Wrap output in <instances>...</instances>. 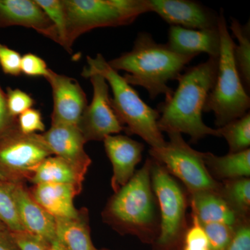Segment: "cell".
Segmentation results:
<instances>
[{
	"instance_id": "6da1fadb",
	"label": "cell",
	"mask_w": 250,
	"mask_h": 250,
	"mask_svg": "<svg viewBox=\"0 0 250 250\" xmlns=\"http://www.w3.org/2000/svg\"><path fill=\"white\" fill-rule=\"evenodd\" d=\"M218 68V57H209L182 73L177 80V89L156 108L160 113L158 126L161 132L188 134L192 143L207 136L218 137L217 129L207 126L202 119L204 106L214 85Z\"/></svg>"
},
{
	"instance_id": "7a4b0ae2",
	"label": "cell",
	"mask_w": 250,
	"mask_h": 250,
	"mask_svg": "<svg viewBox=\"0 0 250 250\" xmlns=\"http://www.w3.org/2000/svg\"><path fill=\"white\" fill-rule=\"evenodd\" d=\"M195 57L177 54L167 44L156 42L149 33L141 31L131 51L108 63L117 72H127L123 77L125 81L131 85L143 87L149 98L154 100L160 95L167 98L173 94L167 83L178 80L187 64Z\"/></svg>"
},
{
	"instance_id": "3957f363",
	"label": "cell",
	"mask_w": 250,
	"mask_h": 250,
	"mask_svg": "<svg viewBox=\"0 0 250 250\" xmlns=\"http://www.w3.org/2000/svg\"><path fill=\"white\" fill-rule=\"evenodd\" d=\"M152 159L135 172L124 187L115 192L103 212L104 221L122 234L141 241H156L160 230L159 205L151 184Z\"/></svg>"
},
{
	"instance_id": "277c9868",
	"label": "cell",
	"mask_w": 250,
	"mask_h": 250,
	"mask_svg": "<svg viewBox=\"0 0 250 250\" xmlns=\"http://www.w3.org/2000/svg\"><path fill=\"white\" fill-rule=\"evenodd\" d=\"M87 62L88 67L83 69L82 76L88 78L90 75L99 74L106 80L113 92L112 106L125 132L140 136L150 148L163 147L166 141L158 126L159 111L145 103L132 85L108 65L101 54L94 58L87 57Z\"/></svg>"
},
{
	"instance_id": "5b68a950",
	"label": "cell",
	"mask_w": 250,
	"mask_h": 250,
	"mask_svg": "<svg viewBox=\"0 0 250 250\" xmlns=\"http://www.w3.org/2000/svg\"><path fill=\"white\" fill-rule=\"evenodd\" d=\"M218 28L221 41L218 73L214 85L207 95L203 111L213 112L215 125L219 128L249 112L250 98L237 70L233 53L235 42L229 31L223 9L219 13Z\"/></svg>"
},
{
	"instance_id": "8992f818",
	"label": "cell",
	"mask_w": 250,
	"mask_h": 250,
	"mask_svg": "<svg viewBox=\"0 0 250 250\" xmlns=\"http://www.w3.org/2000/svg\"><path fill=\"white\" fill-rule=\"evenodd\" d=\"M66 19L67 52L77 38L101 27L129 25L151 12L149 0H62Z\"/></svg>"
},
{
	"instance_id": "52a82bcc",
	"label": "cell",
	"mask_w": 250,
	"mask_h": 250,
	"mask_svg": "<svg viewBox=\"0 0 250 250\" xmlns=\"http://www.w3.org/2000/svg\"><path fill=\"white\" fill-rule=\"evenodd\" d=\"M151 159V184L160 214V230L155 242L159 248L168 249L184 240L188 228L189 195L164 166Z\"/></svg>"
},
{
	"instance_id": "ba28073f",
	"label": "cell",
	"mask_w": 250,
	"mask_h": 250,
	"mask_svg": "<svg viewBox=\"0 0 250 250\" xmlns=\"http://www.w3.org/2000/svg\"><path fill=\"white\" fill-rule=\"evenodd\" d=\"M167 134L169 141L163 147L149 149L150 157L182 182L188 195L207 190L218 191L220 182L215 180L207 170L203 152L192 149L179 133Z\"/></svg>"
},
{
	"instance_id": "9c48e42d",
	"label": "cell",
	"mask_w": 250,
	"mask_h": 250,
	"mask_svg": "<svg viewBox=\"0 0 250 250\" xmlns=\"http://www.w3.org/2000/svg\"><path fill=\"white\" fill-rule=\"evenodd\" d=\"M52 153L42 135L24 134L18 126L0 137V176L11 183L30 180Z\"/></svg>"
},
{
	"instance_id": "30bf717a",
	"label": "cell",
	"mask_w": 250,
	"mask_h": 250,
	"mask_svg": "<svg viewBox=\"0 0 250 250\" xmlns=\"http://www.w3.org/2000/svg\"><path fill=\"white\" fill-rule=\"evenodd\" d=\"M88 78L93 85V100L85 108L77 126L85 142L103 141L108 136L119 134L125 127L112 106L106 80L99 74L90 75Z\"/></svg>"
},
{
	"instance_id": "8fae6325",
	"label": "cell",
	"mask_w": 250,
	"mask_h": 250,
	"mask_svg": "<svg viewBox=\"0 0 250 250\" xmlns=\"http://www.w3.org/2000/svg\"><path fill=\"white\" fill-rule=\"evenodd\" d=\"M50 84L53 96L52 124L77 126L88 106L86 95L75 79L60 75L49 69L45 77Z\"/></svg>"
},
{
	"instance_id": "7c38bea8",
	"label": "cell",
	"mask_w": 250,
	"mask_h": 250,
	"mask_svg": "<svg viewBox=\"0 0 250 250\" xmlns=\"http://www.w3.org/2000/svg\"><path fill=\"white\" fill-rule=\"evenodd\" d=\"M151 12L156 13L171 26L190 29L218 27L219 14L191 0H149Z\"/></svg>"
},
{
	"instance_id": "4fadbf2b",
	"label": "cell",
	"mask_w": 250,
	"mask_h": 250,
	"mask_svg": "<svg viewBox=\"0 0 250 250\" xmlns=\"http://www.w3.org/2000/svg\"><path fill=\"white\" fill-rule=\"evenodd\" d=\"M103 142L113 167L111 184L115 193L134 175L136 166L142 160L145 146L123 135H111Z\"/></svg>"
},
{
	"instance_id": "5bb4252c",
	"label": "cell",
	"mask_w": 250,
	"mask_h": 250,
	"mask_svg": "<svg viewBox=\"0 0 250 250\" xmlns=\"http://www.w3.org/2000/svg\"><path fill=\"white\" fill-rule=\"evenodd\" d=\"M30 28L59 43L54 23L36 0H0V27Z\"/></svg>"
},
{
	"instance_id": "9a60e30c",
	"label": "cell",
	"mask_w": 250,
	"mask_h": 250,
	"mask_svg": "<svg viewBox=\"0 0 250 250\" xmlns=\"http://www.w3.org/2000/svg\"><path fill=\"white\" fill-rule=\"evenodd\" d=\"M42 135L52 154L62 158L87 172L91 159L84 150V138L78 126L65 124L51 125Z\"/></svg>"
},
{
	"instance_id": "2e32d148",
	"label": "cell",
	"mask_w": 250,
	"mask_h": 250,
	"mask_svg": "<svg viewBox=\"0 0 250 250\" xmlns=\"http://www.w3.org/2000/svg\"><path fill=\"white\" fill-rule=\"evenodd\" d=\"M13 194L24 231L49 243L55 240V218L37 203L23 183H14Z\"/></svg>"
},
{
	"instance_id": "e0dca14e",
	"label": "cell",
	"mask_w": 250,
	"mask_h": 250,
	"mask_svg": "<svg viewBox=\"0 0 250 250\" xmlns=\"http://www.w3.org/2000/svg\"><path fill=\"white\" fill-rule=\"evenodd\" d=\"M167 46L177 54L197 57L200 53L209 57H219L220 52L218 28L210 29H190L170 26Z\"/></svg>"
},
{
	"instance_id": "ac0fdd59",
	"label": "cell",
	"mask_w": 250,
	"mask_h": 250,
	"mask_svg": "<svg viewBox=\"0 0 250 250\" xmlns=\"http://www.w3.org/2000/svg\"><path fill=\"white\" fill-rule=\"evenodd\" d=\"M81 190L71 184H34L30 192L34 200L55 218H76L80 213L74 200Z\"/></svg>"
},
{
	"instance_id": "d6986e66",
	"label": "cell",
	"mask_w": 250,
	"mask_h": 250,
	"mask_svg": "<svg viewBox=\"0 0 250 250\" xmlns=\"http://www.w3.org/2000/svg\"><path fill=\"white\" fill-rule=\"evenodd\" d=\"M188 195L192 215L196 217L202 225L222 223L236 228L244 220L233 212L218 191L207 190Z\"/></svg>"
},
{
	"instance_id": "ffe728a7",
	"label": "cell",
	"mask_w": 250,
	"mask_h": 250,
	"mask_svg": "<svg viewBox=\"0 0 250 250\" xmlns=\"http://www.w3.org/2000/svg\"><path fill=\"white\" fill-rule=\"evenodd\" d=\"M88 211L80 210L73 218L56 219V237L65 250H97L90 236Z\"/></svg>"
},
{
	"instance_id": "44dd1931",
	"label": "cell",
	"mask_w": 250,
	"mask_h": 250,
	"mask_svg": "<svg viewBox=\"0 0 250 250\" xmlns=\"http://www.w3.org/2000/svg\"><path fill=\"white\" fill-rule=\"evenodd\" d=\"M86 172L62 158L50 156L38 167L30 182L34 184H71L82 190Z\"/></svg>"
},
{
	"instance_id": "7402d4cb",
	"label": "cell",
	"mask_w": 250,
	"mask_h": 250,
	"mask_svg": "<svg viewBox=\"0 0 250 250\" xmlns=\"http://www.w3.org/2000/svg\"><path fill=\"white\" fill-rule=\"evenodd\" d=\"M203 159L207 170L217 182L250 177V149L222 156L203 152Z\"/></svg>"
},
{
	"instance_id": "603a6c76",
	"label": "cell",
	"mask_w": 250,
	"mask_h": 250,
	"mask_svg": "<svg viewBox=\"0 0 250 250\" xmlns=\"http://www.w3.org/2000/svg\"><path fill=\"white\" fill-rule=\"evenodd\" d=\"M218 192L240 218H250V177L223 181L220 182Z\"/></svg>"
},
{
	"instance_id": "cb8c5ba5",
	"label": "cell",
	"mask_w": 250,
	"mask_h": 250,
	"mask_svg": "<svg viewBox=\"0 0 250 250\" xmlns=\"http://www.w3.org/2000/svg\"><path fill=\"white\" fill-rule=\"evenodd\" d=\"M250 22L243 24L236 19L231 18L230 29L238 40V45L233 47V58L242 83L247 92L250 88Z\"/></svg>"
},
{
	"instance_id": "d4e9b609",
	"label": "cell",
	"mask_w": 250,
	"mask_h": 250,
	"mask_svg": "<svg viewBox=\"0 0 250 250\" xmlns=\"http://www.w3.org/2000/svg\"><path fill=\"white\" fill-rule=\"evenodd\" d=\"M216 129L218 137L224 138L228 142L229 153L240 152L250 149V112Z\"/></svg>"
},
{
	"instance_id": "484cf974",
	"label": "cell",
	"mask_w": 250,
	"mask_h": 250,
	"mask_svg": "<svg viewBox=\"0 0 250 250\" xmlns=\"http://www.w3.org/2000/svg\"><path fill=\"white\" fill-rule=\"evenodd\" d=\"M14 183L0 178V223L9 229L10 232L24 231L13 194Z\"/></svg>"
},
{
	"instance_id": "4316f807",
	"label": "cell",
	"mask_w": 250,
	"mask_h": 250,
	"mask_svg": "<svg viewBox=\"0 0 250 250\" xmlns=\"http://www.w3.org/2000/svg\"><path fill=\"white\" fill-rule=\"evenodd\" d=\"M55 26L59 36V44L65 47L66 19L62 0H36Z\"/></svg>"
},
{
	"instance_id": "83f0119b",
	"label": "cell",
	"mask_w": 250,
	"mask_h": 250,
	"mask_svg": "<svg viewBox=\"0 0 250 250\" xmlns=\"http://www.w3.org/2000/svg\"><path fill=\"white\" fill-rule=\"evenodd\" d=\"M201 225L208 238L210 250H224L235 233L233 227L222 223H207Z\"/></svg>"
},
{
	"instance_id": "f1b7e54d",
	"label": "cell",
	"mask_w": 250,
	"mask_h": 250,
	"mask_svg": "<svg viewBox=\"0 0 250 250\" xmlns=\"http://www.w3.org/2000/svg\"><path fill=\"white\" fill-rule=\"evenodd\" d=\"M191 216L192 225L184 236L183 250H210L208 238L201 224L196 217Z\"/></svg>"
},
{
	"instance_id": "f546056e",
	"label": "cell",
	"mask_w": 250,
	"mask_h": 250,
	"mask_svg": "<svg viewBox=\"0 0 250 250\" xmlns=\"http://www.w3.org/2000/svg\"><path fill=\"white\" fill-rule=\"evenodd\" d=\"M6 95L9 113L15 118H18L23 112L32 107L35 103L29 94L18 88H8Z\"/></svg>"
},
{
	"instance_id": "4dcf8cb0",
	"label": "cell",
	"mask_w": 250,
	"mask_h": 250,
	"mask_svg": "<svg viewBox=\"0 0 250 250\" xmlns=\"http://www.w3.org/2000/svg\"><path fill=\"white\" fill-rule=\"evenodd\" d=\"M18 127L24 134H36L38 131L43 132L45 126L42 121L40 111L29 108L18 117Z\"/></svg>"
},
{
	"instance_id": "1f68e13d",
	"label": "cell",
	"mask_w": 250,
	"mask_h": 250,
	"mask_svg": "<svg viewBox=\"0 0 250 250\" xmlns=\"http://www.w3.org/2000/svg\"><path fill=\"white\" fill-rule=\"evenodd\" d=\"M18 250H49L51 243L27 231L10 232Z\"/></svg>"
},
{
	"instance_id": "d6a6232c",
	"label": "cell",
	"mask_w": 250,
	"mask_h": 250,
	"mask_svg": "<svg viewBox=\"0 0 250 250\" xmlns=\"http://www.w3.org/2000/svg\"><path fill=\"white\" fill-rule=\"evenodd\" d=\"M21 54L7 46L0 43V65L3 72L11 76H20L21 72Z\"/></svg>"
},
{
	"instance_id": "836d02e7",
	"label": "cell",
	"mask_w": 250,
	"mask_h": 250,
	"mask_svg": "<svg viewBox=\"0 0 250 250\" xmlns=\"http://www.w3.org/2000/svg\"><path fill=\"white\" fill-rule=\"evenodd\" d=\"M21 67V72L29 77H45L49 70L45 61L31 53L23 56Z\"/></svg>"
},
{
	"instance_id": "e575fe53",
	"label": "cell",
	"mask_w": 250,
	"mask_h": 250,
	"mask_svg": "<svg viewBox=\"0 0 250 250\" xmlns=\"http://www.w3.org/2000/svg\"><path fill=\"white\" fill-rule=\"evenodd\" d=\"M224 250H250V219L237 225L233 238Z\"/></svg>"
},
{
	"instance_id": "d590c367",
	"label": "cell",
	"mask_w": 250,
	"mask_h": 250,
	"mask_svg": "<svg viewBox=\"0 0 250 250\" xmlns=\"http://www.w3.org/2000/svg\"><path fill=\"white\" fill-rule=\"evenodd\" d=\"M18 118L11 116L8 109L6 93L0 86V137L18 126Z\"/></svg>"
},
{
	"instance_id": "8d00e7d4",
	"label": "cell",
	"mask_w": 250,
	"mask_h": 250,
	"mask_svg": "<svg viewBox=\"0 0 250 250\" xmlns=\"http://www.w3.org/2000/svg\"><path fill=\"white\" fill-rule=\"evenodd\" d=\"M0 250H18L10 233L7 236L4 231H0Z\"/></svg>"
},
{
	"instance_id": "74e56055",
	"label": "cell",
	"mask_w": 250,
	"mask_h": 250,
	"mask_svg": "<svg viewBox=\"0 0 250 250\" xmlns=\"http://www.w3.org/2000/svg\"><path fill=\"white\" fill-rule=\"evenodd\" d=\"M49 250H65L62 245L61 244L60 242L56 238L51 243L50 248Z\"/></svg>"
},
{
	"instance_id": "f35d334b",
	"label": "cell",
	"mask_w": 250,
	"mask_h": 250,
	"mask_svg": "<svg viewBox=\"0 0 250 250\" xmlns=\"http://www.w3.org/2000/svg\"><path fill=\"white\" fill-rule=\"evenodd\" d=\"M5 230V227L2 224L0 223V231H4Z\"/></svg>"
},
{
	"instance_id": "ab89813d",
	"label": "cell",
	"mask_w": 250,
	"mask_h": 250,
	"mask_svg": "<svg viewBox=\"0 0 250 250\" xmlns=\"http://www.w3.org/2000/svg\"></svg>"
}]
</instances>
